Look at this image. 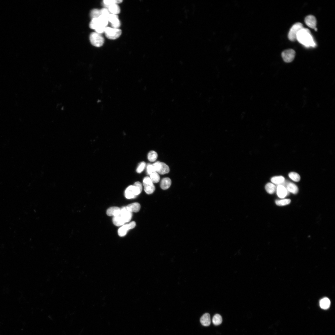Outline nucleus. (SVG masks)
Here are the masks:
<instances>
[{"mask_svg": "<svg viewBox=\"0 0 335 335\" xmlns=\"http://www.w3.org/2000/svg\"><path fill=\"white\" fill-rule=\"evenodd\" d=\"M296 40L306 47H315L316 46L311 32L307 28L304 27L299 31L297 35Z\"/></svg>", "mask_w": 335, "mask_h": 335, "instance_id": "nucleus-1", "label": "nucleus"}, {"mask_svg": "<svg viewBox=\"0 0 335 335\" xmlns=\"http://www.w3.org/2000/svg\"><path fill=\"white\" fill-rule=\"evenodd\" d=\"M304 28L303 25L300 22L294 24L291 27L288 33V37L292 42L296 40L297 35L299 31Z\"/></svg>", "mask_w": 335, "mask_h": 335, "instance_id": "nucleus-2", "label": "nucleus"}, {"mask_svg": "<svg viewBox=\"0 0 335 335\" xmlns=\"http://www.w3.org/2000/svg\"><path fill=\"white\" fill-rule=\"evenodd\" d=\"M90 40L91 44L96 47H100L104 43V39L102 36L96 32L92 33L90 36Z\"/></svg>", "mask_w": 335, "mask_h": 335, "instance_id": "nucleus-3", "label": "nucleus"}, {"mask_svg": "<svg viewBox=\"0 0 335 335\" xmlns=\"http://www.w3.org/2000/svg\"><path fill=\"white\" fill-rule=\"evenodd\" d=\"M105 36L110 39H115L121 35V31L119 29L106 27L105 31Z\"/></svg>", "mask_w": 335, "mask_h": 335, "instance_id": "nucleus-4", "label": "nucleus"}, {"mask_svg": "<svg viewBox=\"0 0 335 335\" xmlns=\"http://www.w3.org/2000/svg\"><path fill=\"white\" fill-rule=\"evenodd\" d=\"M156 172L163 175L168 173L170 169L169 167L164 162L157 161L153 164Z\"/></svg>", "mask_w": 335, "mask_h": 335, "instance_id": "nucleus-5", "label": "nucleus"}, {"mask_svg": "<svg viewBox=\"0 0 335 335\" xmlns=\"http://www.w3.org/2000/svg\"><path fill=\"white\" fill-rule=\"evenodd\" d=\"M153 183L149 177H146L143 179V184L144 187V191L147 194H152L155 191L156 188Z\"/></svg>", "mask_w": 335, "mask_h": 335, "instance_id": "nucleus-6", "label": "nucleus"}, {"mask_svg": "<svg viewBox=\"0 0 335 335\" xmlns=\"http://www.w3.org/2000/svg\"><path fill=\"white\" fill-rule=\"evenodd\" d=\"M296 52L293 49H288L283 51L282 56L284 62L287 63L291 62L295 58Z\"/></svg>", "mask_w": 335, "mask_h": 335, "instance_id": "nucleus-7", "label": "nucleus"}, {"mask_svg": "<svg viewBox=\"0 0 335 335\" xmlns=\"http://www.w3.org/2000/svg\"><path fill=\"white\" fill-rule=\"evenodd\" d=\"M136 225V223L133 221L129 224L122 226L118 230L119 235L121 237L125 236L126 234L128 231L134 228Z\"/></svg>", "mask_w": 335, "mask_h": 335, "instance_id": "nucleus-8", "label": "nucleus"}, {"mask_svg": "<svg viewBox=\"0 0 335 335\" xmlns=\"http://www.w3.org/2000/svg\"><path fill=\"white\" fill-rule=\"evenodd\" d=\"M124 220L125 223L129 222L132 217V212L129 211L126 207L121 209L120 213L119 215Z\"/></svg>", "mask_w": 335, "mask_h": 335, "instance_id": "nucleus-9", "label": "nucleus"}, {"mask_svg": "<svg viewBox=\"0 0 335 335\" xmlns=\"http://www.w3.org/2000/svg\"><path fill=\"white\" fill-rule=\"evenodd\" d=\"M108 19L113 28L119 29L121 25V23L117 15L110 13Z\"/></svg>", "mask_w": 335, "mask_h": 335, "instance_id": "nucleus-10", "label": "nucleus"}, {"mask_svg": "<svg viewBox=\"0 0 335 335\" xmlns=\"http://www.w3.org/2000/svg\"><path fill=\"white\" fill-rule=\"evenodd\" d=\"M305 22L309 27L313 29L316 28V20L314 16L309 15L307 16L305 19Z\"/></svg>", "mask_w": 335, "mask_h": 335, "instance_id": "nucleus-11", "label": "nucleus"}, {"mask_svg": "<svg viewBox=\"0 0 335 335\" xmlns=\"http://www.w3.org/2000/svg\"><path fill=\"white\" fill-rule=\"evenodd\" d=\"M125 196L128 199L135 198L137 197L134 185H130L126 189Z\"/></svg>", "mask_w": 335, "mask_h": 335, "instance_id": "nucleus-12", "label": "nucleus"}, {"mask_svg": "<svg viewBox=\"0 0 335 335\" xmlns=\"http://www.w3.org/2000/svg\"><path fill=\"white\" fill-rule=\"evenodd\" d=\"M276 192L278 196L281 198H285L288 194L286 188L282 185H279L277 186Z\"/></svg>", "mask_w": 335, "mask_h": 335, "instance_id": "nucleus-13", "label": "nucleus"}, {"mask_svg": "<svg viewBox=\"0 0 335 335\" xmlns=\"http://www.w3.org/2000/svg\"><path fill=\"white\" fill-rule=\"evenodd\" d=\"M121 209L117 207H112L109 208L107 210V214L108 216H118L120 215Z\"/></svg>", "mask_w": 335, "mask_h": 335, "instance_id": "nucleus-14", "label": "nucleus"}, {"mask_svg": "<svg viewBox=\"0 0 335 335\" xmlns=\"http://www.w3.org/2000/svg\"><path fill=\"white\" fill-rule=\"evenodd\" d=\"M200 322L203 326H208L211 324V319L210 314L208 313H206L204 314L200 319Z\"/></svg>", "mask_w": 335, "mask_h": 335, "instance_id": "nucleus-15", "label": "nucleus"}, {"mask_svg": "<svg viewBox=\"0 0 335 335\" xmlns=\"http://www.w3.org/2000/svg\"><path fill=\"white\" fill-rule=\"evenodd\" d=\"M172 183L171 179L169 178H163L161 181L160 186L161 189L166 190L169 188Z\"/></svg>", "mask_w": 335, "mask_h": 335, "instance_id": "nucleus-16", "label": "nucleus"}, {"mask_svg": "<svg viewBox=\"0 0 335 335\" xmlns=\"http://www.w3.org/2000/svg\"><path fill=\"white\" fill-rule=\"evenodd\" d=\"M127 209L131 212L137 213L140 210L141 206L139 203H134L129 204L126 207Z\"/></svg>", "mask_w": 335, "mask_h": 335, "instance_id": "nucleus-17", "label": "nucleus"}, {"mask_svg": "<svg viewBox=\"0 0 335 335\" xmlns=\"http://www.w3.org/2000/svg\"><path fill=\"white\" fill-rule=\"evenodd\" d=\"M286 189L289 192L293 194H296L298 192V188L295 184L291 183H287Z\"/></svg>", "mask_w": 335, "mask_h": 335, "instance_id": "nucleus-18", "label": "nucleus"}, {"mask_svg": "<svg viewBox=\"0 0 335 335\" xmlns=\"http://www.w3.org/2000/svg\"><path fill=\"white\" fill-rule=\"evenodd\" d=\"M331 305V301L328 298H325L322 299L320 302L321 308L324 309H328Z\"/></svg>", "mask_w": 335, "mask_h": 335, "instance_id": "nucleus-19", "label": "nucleus"}, {"mask_svg": "<svg viewBox=\"0 0 335 335\" xmlns=\"http://www.w3.org/2000/svg\"><path fill=\"white\" fill-rule=\"evenodd\" d=\"M108 11L112 14L117 15L120 13V10L117 4H113L108 7Z\"/></svg>", "mask_w": 335, "mask_h": 335, "instance_id": "nucleus-20", "label": "nucleus"}, {"mask_svg": "<svg viewBox=\"0 0 335 335\" xmlns=\"http://www.w3.org/2000/svg\"><path fill=\"white\" fill-rule=\"evenodd\" d=\"M271 181L273 183L277 185H282L285 181V178L282 176H275L273 177L271 179Z\"/></svg>", "mask_w": 335, "mask_h": 335, "instance_id": "nucleus-21", "label": "nucleus"}, {"mask_svg": "<svg viewBox=\"0 0 335 335\" xmlns=\"http://www.w3.org/2000/svg\"><path fill=\"white\" fill-rule=\"evenodd\" d=\"M112 221L114 224L117 226H122L125 223L123 219L120 215L114 217Z\"/></svg>", "mask_w": 335, "mask_h": 335, "instance_id": "nucleus-22", "label": "nucleus"}, {"mask_svg": "<svg viewBox=\"0 0 335 335\" xmlns=\"http://www.w3.org/2000/svg\"><path fill=\"white\" fill-rule=\"evenodd\" d=\"M100 26L106 27L109 22L108 18L101 15L97 18Z\"/></svg>", "mask_w": 335, "mask_h": 335, "instance_id": "nucleus-23", "label": "nucleus"}, {"mask_svg": "<svg viewBox=\"0 0 335 335\" xmlns=\"http://www.w3.org/2000/svg\"><path fill=\"white\" fill-rule=\"evenodd\" d=\"M265 189L267 193L270 194H273L275 192L276 188L273 183H268L266 185Z\"/></svg>", "mask_w": 335, "mask_h": 335, "instance_id": "nucleus-24", "label": "nucleus"}, {"mask_svg": "<svg viewBox=\"0 0 335 335\" xmlns=\"http://www.w3.org/2000/svg\"><path fill=\"white\" fill-rule=\"evenodd\" d=\"M223 319L221 316L219 314L215 315L212 319V322L215 325H218L221 324L222 322Z\"/></svg>", "mask_w": 335, "mask_h": 335, "instance_id": "nucleus-25", "label": "nucleus"}, {"mask_svg": "<svg viewBox=\"0 0 335 335\" xmlns=\"http://www.w3.org/2000/svg\"><path fill=\"white\" fill-rule=\"evenodd\" d=\"M100 27L102 26H100L98 19H92L90 23L89 24L90 27L95 30L97 28Z\"/></svg>", "mask_w": 335, "mask_h": 335, "instance_id": "nucleus-26", "label": "nucleus"}, {"mask_svg": "<svg viewBox=\"0 0 335 335\" xmlns=\"http://www.w3.org/2000/svg\"><path fill=\"white\" fill-rule=\"evenodd\" d=\"M122 2L121 0H105L103 1V5L106 7L111 5L117 4Z\"/></svg>", "mask_w": 335, "mask_h": 335, "instance_id": "nucleus-27", "label": "nucleus"}, {"mask_svg": "<svg viewBox=\"0 0 335 335\" xmlns=\"http://www.w3.org/2000/svg\"><path fill=\"white\" fill-rule=\"evenodd\" d=\"M158 157V154L157 152L154 151H150L148 154V158L150 162L156 161Z\"/></svg>", "mask_w": 335, "mask_h": 335, "instance_id": "nucleus-28", "label": "nucleus"}, {"mask_svg": "<svg viewBox=\"0 0 335 335\" xmlns=\"http://www.w3.org/2000/svg\"><path fill=\"white\" fill-rule=\"evenodd\" d=\"M134 186L137 195L140 194L142 191V185L140 182H136L134 184Z\"/></svg>", "mask_w": 335, "mask_h": 335, "instance_id": "nucleus-29", "label": "nucleus"}, {"mask_svg": "<svg viewBox=\"0 0 335 335\" xmlns=\"http://www.w3.org/2000/svg\"><path fill=\"white\" fill-rule=\"evenodd\" d=\"M150 178L153 183H158L160 180V176L157 172L152 173L150 175Z\"/></svg>", "mask_w": 335, "mask_h": 335, "instance_id": "nucleus-30", "label": "nucleus"}, {"mask_svg": "<svg viewBox=\"0 0 335 335\" xmlns=\"http://www.w3.org/2000/svg\"><path fill=\"white\" fill-rule=\"evenodd\" d=\"M275 202L276 205L277 206H284L288 205L290 203L291 200L289 199L277 200Z\"/></svg>", "mask_w": 335, "mask_h": 335, "instance_id": "nucleus-31", "label": "nucleus"}, {"mask_svg": "<svg viewBox=\"0 0 335 335\" xmlns=\"http://www.w3.org/2000/svg\"><path fill=\"white\" fill-rule=\"evenodd\" d=\"M289 176L292 180L296 182L299 181L300 179V175L296 172H292L290 173L289 174Z\"/></svg>", "mask_w": 335, "mask_h": 335, "instance_id": "nucleus-32", "label": "nucleus"}, {"mask_svg": "<svg viewBox=\"0 0 335 335\" xmlns=\"http://www.w3.org/2000/svg\"><path fill=\"white\" fill-rule=\"evenodd\" d=\"M101 15L100 10L97 9H95L92 10L90 13L91 17L92 19H97Z\"/></svg>", "mask_w": 335, "mask_h": 335, "instance_id": "nucleus-33", "label": "nucleus"}, {"mask_svg": "<svg viewBox=\"0 0 335 335\" xmlns=\"http://www.w3.org/2000/svg\"><path fill=\"white\" fill-rule=\"evenodd\" d=\"M146 166V164L144 162L140 163L137 169V173L139 174L141 173L145 169Z\"/></svg>", "mask_w": 335, "mask_h": 335, "instance_id": "nucleus-34", "label": "nucleus"}, {"mask_svg": "<svg viewBox=\"0 0 335 335\" xmlns=\"http://www.w3.org/2000/svg\"><path fill=\"white\" fill-rule=\"evenodd\" d=\"M146 169L147 173L150 175L154 172H156L153 165H148L147 166Z\"/></svg>", "mask_w": 335, "mask_h": 335, "instance_id": "nucleus-35", "label": "nucleus"}, {"mask_svg": "<svg viewBox=\"0 0 335 335\" xmlns=\"http://www.w3.org/2000/svg\"><path fill=\"white\" fill-rule=\"evenodd\" d=\"M100 11L101 15L108 18V16L110 13L108 10L106 9V8H104L100 10Z\"/></svg>", "mask_w": 335, "mask_h": 335, "instance_id": "nucleus-36", "label": "nucleus"}]
</instances>
